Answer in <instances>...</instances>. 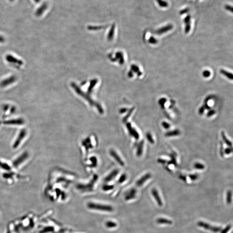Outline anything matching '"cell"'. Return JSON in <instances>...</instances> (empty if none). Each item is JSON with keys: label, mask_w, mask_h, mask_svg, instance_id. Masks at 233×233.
<instances>
[{"label": "cell", "mask_w": 233, "mask_h": 233, "mask_svg": "<svg viewBox=\"0 0 233 233\" xmlns=\"http://www.w3.org/2000/svg\"><path fill=\"white\" fill-rule=\"evenodd\" d=\"M87 207L91 210L104 212H111L114 208L111 205L91 202L87 203Z\"/></svg>", "instance_id": "6da1fadb"}, {"label": "cell", "mask_w": 233, "mask_h": 233, "mask_svg": "<svg viewBox=\"0 0 233 233\" xmlns=\"http://www.w3.org/2000/svg\"><path fill=\"white\" fill-rule=\"evenodd\" d=\"M197 224H198V226H200V227L203 228L205 229L210 230V231L214 232V233H217V232H220L222 230V228L221 227H215L214 226H212L210 224H208L204 222H198Z\"/></svg>", "instance_id": "7a4b0ae2"}, {"label": "cell", "mask_w": 233, "mask_h": 233, "mask_svg": "<svg viewBox=\"0 0 233 233\" xmlns=\"http://www.w3.org/2000/svg\"><path fill=\"white\" fill-rule=\"evenodd\" d=\"M17 79V77L15 75L10 76L1 81L0 83V86L2 88L7 87L15 83Z\"/></svg>", "instance_id": "3957f363"}, {"label": "cell", "mask_w": 233, "mask_h": 233, "mask_svg": "<svg viewBox=\"0 0 233 233\" xmlns=\"http://www.w3.org/2000/svg\"><path fill=\"white\" fill-rule=\"evenodd\" d=\"M5 59L7 61L13 64H15L18 66H22L23 64V61L18 59L17 57L11 55H7L5 57Z\"/></svg>", "instance_id": "277c9868"}, {"label": "cell", "mask_w": 233, "mask_h": 233, "mask_svg": "<svg viewBox=\"0 0 233 233\" xmlns=\"http://www.w3.org/2000/svg\"><path fill=\"white\" fill-rule=\"evenodd\" d=\"M136 191L134 189L130 190L128 191L125 195V200L127 201L130 200L134 199L136 196Z\"/></svg>", "instance_id": "5b68a950"}, {"label": "cell", "mask_w": 233, "mask_h": 233, "mask_svg": "<svg viewBox=\"0 0 233 233\" xmlns=\"http://www.w3.org/2000/svg\"><path fill=\"white\" fill-rule=\"evenodd\" d=\"M152 194L153 197L155 198L156 200V201L157 203H158V206H162V201L161 200V197H160L157 190L156 189H153L152 190Z\"/></svg>", "instance_id": "8992f818"}, {"label": "cell", "mask_w": 233, "mask_h": 233, "mask_svg": "<svg viewBox=\"0 0 233 233\" xmlns=\"http://www.w3.org/2000/svg\"><path fill=\"white\" fill-rule=\"evenodd\" d=\"M151 177V174L150 173H147L143 176L140 179L136 182L137 186H141L143 184L145 183L146 180H148Z\"/></svg>", "instance_id": "52a82bcc"}, {"label": "cell", "mask_w": 233, "mask_h": 233, "mask_svg": "<svg viewBox=\"0 0 233 233\" xmlns=\"http://www.w3.org/2000/svg\"><path fill=\"white\" fill-rule=\"evenodd\" d=\"M28 154L27 152L23 153L13 162V166L15 167L18 166L19 164H21L22 162H23L28 157Z\"/></svg>", "instance_id": "ba28073f"}, {"label": "cell", "mask_w": 233, "mask_h": 233, "mask_svg": "<svg viewBox=\"0 0 233 233\" xmlns=\"http://www.w3.org/2000/svg\"><path fill=\"white\" fill-rule=\"evenodd\" d=\"M26 134V132L25 130H22V131L20 132V134H19V135L17 139L16 142L14 143V146H13V147H14V148H17V147L18 146L19 144V143H20L21 140H21L23 139V138L25 137Z\"/></svg>", "instance_id": "9c48e42d"}, {"label": "cell", "mask_w": 233, "mask_h": 233, "mask_svg": "<svg viewBox=\"0 0 233 233\" xmlns=\"http://www.w3.org/2000/svg\"><path fill=\"white\" fill-rule=\"evenodd\" d=\"M117 223L112 220H108L105 222V226L106 228L110 229H114L118 227Z\"/></svg>", "instance_id": "30bf717a"}, {"label": "cell", "mask_w": 233, "mask_h": 233, "mask_svg": "<svg viewBox=\"0 0 233 233\" xmlns=\"http://www.w3.org/2000/svg\"><path fill=\"white\" fill-rule=\"evenodd\" d=\"M180 132L179 130H175L166 132L165 135L167 137H172V136H178L180 135Z\"/></svg>", "instance_id": "8fae6325"}, {"label": "cell", "mask_w": 233, "mask_h": 233, "mask_svg": "<svg viewBox=\"0 0 233 233\" xmlns=\"http://www.w3.org/2000/svg\"><path fill=\"white\" fill-rule=\"evenodd\" d=\"M157 223L160 224H172V222L169 219L165 218H159L156 221Z\"/></svg>", "instance_id": "7c38bea8"}, {"label": "cell", "mask_w": 233, "mask_h": 233, "mask_svg": "<svg viewBox=\"0 0 233 233\" xmlns=\"http://www.w3.org/2000/svg\"><path fill=\"white\" fill-rule=\"evenodd\" d=\"M221 136H222L223 140L224 142L225 143V144H227L228 146H230V147H231V146H232V142L230 141L227 138L224 131H222V133H221Z\"/></svg>", "instance_id": "4fadbf2b"}, {"label": "cell", "mask_w": 233, "mask_h": 233, "mask_svg": "<svg viewBox=\"0 0 233 233\" xmlns=\"http://www.w3.org/2000/svg\"><path fill=\"white\" fill-rule=\"evenodd\" d=\"M6 124H23V121L21 119H16V120H10L5 122Z\"/></svg>", "instance_id": "5bb4252c"}, {"label": "cell", "mask_w": 233, "mask_h": 233, "mask_svg": "<svg viewBox=\"0 0 233 233\" xmlns=\"http://www.w3.org/2000/svg\"><path fill=\"white\" fill-rule=\"evenodd\" d=\"M220 73H221L223 75L225 76V77H228V78L229 79H231V80L233 79V74H232V73H230L228 72L225 71V70H224V69H222L220 70Z\"/></svg>", "instance_id": "9a60e30c"}, {"label": "cell", "mask_w": 233, "mask_h": 233, "mask_svg": "<svg viewBox=\"0 0 233 233\" xmlns=\"http://www.w3.org/2000/svg\"><path fill=\"white\" fill-rule=\"evenodd\" d=\"M144 141H142L138 146L137 149V155L138 156H141L143 153V147H144Z\"/></svg>", "instance_id": "2e32d148"}, {"label": "cell", "mask_w": 233, "mask_h": 233, "mask_svg": "<svg viewBox=\"0 0 233 233\" xmlns=\"http://www.w3.org/2000/svg\"><path fill=\"white\" fill-rule=\"evenodd\" d=\"M194 168L197 170H203L205 169V166L203 164L200 163L196 162L194 165Z\"/></svg>", "instance_id": "e0dca14e"}, {"label": "cell", "mask_w": 233, "mask_h": 233, "mask_svg": "<svg viewBox=\"0 0 233 233\" xmlns=\"http://www.w3.org/2000/svg\"><path fill=\"white\" fill-rule=\"evenodd\" d=\"M146 137L148 140V141L151 144H154L155 142H154V139H153L152 135L150 133H147L146 134Z\"/></svg>", "instance_id": "ac0fdd59"}, {"label": "cell", "mask_w": 233, "mask_h": 233, "mask_svg": "<svg viewBox=\"0 0 233 233\" xmlns=\"http://www.w3.org/2000/svg\"><path fill=\"white\" fill-rule=\"evenodd\" d=\"M232 201V192L230 190H229L227 192V202L228 204H230Z\"/></svg>", "instance_id": "d6986e66"}, {"label": "cell", "mask_w": 233, "mask_h": 233, "mask_svg": "<svg viewBox=\"0 0 233 233\" xmlns=\"http://www.w3.org/2000/svg\"><path fill=\"white\" fill-rule=\"evenodd\" d=\"M0 167L1 168L6 170H9L11 169V167L6 163H4L0 162Z\"/></svg>", "instance_id": "ffe728a7"}, {"label": "cell", "mask_w": 233, "mask_h": 233, "mask_svg": "<svg viewBox=\"0 0 233 233\" xmlns=\"http://www.w3.org/2000/svg\"><path fill=\"white\" fill-rule=\"evenodd\" d=\"M162 126L166 129H168L171 127V125L168 123L166 122H163L162 123Z\"/></svg>", "instance_id": "44dd1931"}, {"label": "cell", "mask_w": 233, "mask_h": 233, "mask_svg": "<svg viewBox=\"0 0 233 233\" xmlns=\"http://www.w3.org/2000/svg\"><path fill=\"white\" fill-rule=\"evenodd\" d=\"M231 226L230 225H228V226H227L222 231L221 233H227L230 230V229L231 228Z\"/></svg>", "instance_id": "7402d4cb"}, {"label": "cell", "mask_w": 233, "mask_h": 233, "mask_svg": "<svg viewBox=\"0 0 233 233\" xmlns=\"http://www.w3.org/2000/svg\"><path fill=\"white\" fill-rule=\"evenodd\" d=\"M198 176L197 174H191L190 175V179L193 180H196L198 178Z\"/></svg>", "instance_id": "603a6c76"}, {"label": "cell", "mask_w": 233, "mask_h": 233, "mask_svg": "<svg viewBox=\"0 0 233 233\" xmlns=\"http://www.w3.org/2000/svg\"><path fill=\"white\" fill-rule=\"evenodd\" d=\"M232 152V149H230V148H226V149H225V150H224V152H225V154H227V155L230 154L231 152Z\"/></svg>", "instance_id": "cb8c5ba5"}, {"label": "cell", "mask_w": 233, "mask_h": 233, "mask_svg": "<svg viewBox=\"0 0 233 233\" xmlns=\"http://www.w3.org/2000/svg\"><path fill=\"white\" fill-rule=\"evenodd\" d=\"M215 111L214 110H211V111H209L207 113L208 117H210L211 116H212L213 114H215Z\"/></svg>", "instance_id": "d4e9b609"}, {"label": "cell", "mask_w": 233, "mask_h": 233, "mask_svg": "<svg viewBox=\"0 0 233 233\" xmlns=\"http://www.w3.org/2000/svg\"><path fill=\"white\" fill-rule=\"evenodd\" d=\"M203 75H204V77H208V76H210V72L208 71H206L203 73Z\"/></svg>", "instance_id": "484cf974"}, {"label": "cell", "mask_w": 233, "mask_h": 233, "mask_svg": "<svg viewBox=\"0 0 233 233\" xmlns=\"http://www.w3.org/2000/svg\"><path fill=\"white\" fill-rule=\"evenodd\" d=\"M5 41V38L3 36L0 35V43H4Z\"/></svg>", "instance_id": "4316f807"}, {"label": "cell", "mask_w": 233, "mask_h": 233, "mask_svg": "<svg viewBox=\"0 0 233 233\" xmlns=\"http://www.w3.org/2000/svg\"><path fill=\"white\" fill-rule=\"evenodd\" d=\"M204 107H202L200 108V110H199V113H200V114H203V113H204Z\"/></svg>", "instance_id": "83f0119b"}, {"label": "cell", "mask_w": 233, "mask_h": 233, "mask_svg": "<svg viewBox=\"0 0 233 233\" xmlns=\"http://www.w3.org/2000/svg\"><path fill=\"white\" fill-rule=\"evenodd\" d=\"M8 107H9V105H4V107H3V109H4L5 111H6L7 110V109H8Z\"/></svg>", "instance_id": "f1b7e54d"}, {"label": "cell", "mask_w": 233, "mask_h": 233, "mask_svg": "<svg viewBox=\"0 0 233 233\" xmlns=\"http://www.w3.org/2000/svg\"><path fill=\"white\" fill-rule=\"evenodd\" d=\"M158 162L159 163H165L166 162V161H165V160H163V159H159L158 160Z\"/></svg>", "instance_id": "f546056e"}]
</instances>
